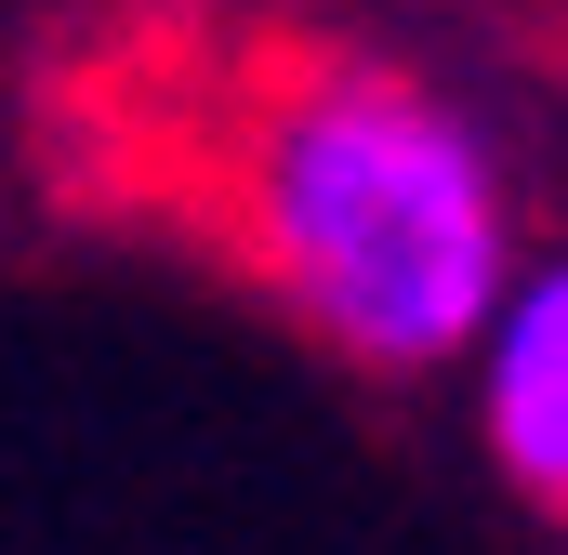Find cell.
<instances>
[{"instance_id": "cell-1", "label": "cell", "mask_w": 568, "mask_h": 555, "mask_svg": "<svg viewBox=\"0 0 568 555\" xmlns=\"http://www.w3.org/2000/svg\"><path fill=\"white\" fill-rule=\"evenodd\" d=\"M225 225L252 278L357 371H449L516 278L489 133L384 53H278L225 133Z\"/></svg>"}, {"instance_id": "cell-2", "label": "cell", "mask_w": 568, "mask_h": 555, "mask_svg": "<svg viewBox=\"0 0 568 555\" xmlns=\"http://www.w3.org/2000/svg\"><path fill=\"white\" fill-rule=\"evenodd\" d=\"M463 357H476V423H489L503 476L529 503H568V252L503 278Z\"/></svg>"}]
</instances>
